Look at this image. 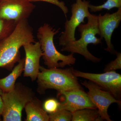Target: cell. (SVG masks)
<instances>
[{"label":"cell","mask_w":121,"mask_h":121,"mask_svg":"<svg viewBox=\"0 0 121 121\" xmlns=\"http://www.w3.org/2000/svg\"><path fill=\"white\" fill-rule=\"evenodd\" d=\"M35 42L33 29L28 19L17 23L13 32L0 41V67L12 69L21 59V48L26 44Z\"/></svg>","instance_id":"1"},{"label":"cell","mask_w":121,"mask_h":121,"mask_svg":"<svg viewBox=\"0 0 121 121\" xmlns=\"http://www.w3.org/2000/svg\"><path fill=\"white\" fill-rule=\"evenodd\" d=\"M60 29L56 30L48 23H44L37 30V37L40 44L44 64L48 68H63L75 63L73 54L65 55L58 51L54 43V36Z\"/></svg>","instance_id":"2"},{"label":"cell","mask_w":121,"mask_h":121,"mask_svg":"<svg viewBox=\"0 0 121 121\" xmlns=\"http://www.w3.org/2000/svg\"><path fill=\"white\" fill-rule=\"evenodd\" d=\"M73 69L72 67L46 69L41 66L37 78L38 93L43 94L48 89H54L60 92L82 89L73 73Z\"/></svg>","instance_id":"3"},{"label":"cell","mask_w":121,"mask_h":121,"mask_svg":"<svg viewBox=\"0 0 121 121\" xmlns=\"http://www.w3.org/2000/svg\"><path fill=\"white\" fill-rule=\"evenodd\" d=\"M87 18L88 20L86 24H81L78 27V30L80 33V39L62 47L61 51L79 54L87 60L98 63L101 61V59L94 56L87 49V46L89 44L96 45L102 43V39L96 36V35L99 34L98 16L91 14Z\"/></svg>","instance_id":"4"},{"label":"cell","mask_w":121,"mask_h":121,"mask_svg":"<svg viewBox=\"0 0 121 121\" xmlns=\"http://www.w3.org/2000/svg\"><path fill=\"white\" fill-rule=\"evenodd\" d=\"M4 121H22V112L26 104L35 96L32 89L21 83L15 84L12 90L2 95Z\"/></svg>","instance_id":"5"},{"label":"cell","mask_w":121,"mask_h":121,"mask_svg":"<svg viewBox=\"0 0 121 121\" xmlns=\"http://www.w3.org/2000/svg\"><path fill=\"white\" fill-rule=\"evenodd\" d=\"M90 2L86 0H76L71 5L72 15L69 20L65 23V30L60 35L59 45L63 46L75 41L76 30L78 26L84 23L85 18L90 15L89 11Z\"/></svg>","instance_id":"6"},{"label":"cell","mask_w":121,"mask_h":121,"mask_svg":"<svg viewBox=\"0 0 121 121\" xmlns=\"http://www.w3.org/2000/svg\"><path fill=\"white\" fill-rule=\"evenodd\" d=\"M73 73L77 77L88 79L110 93L117 100L121 101V75L115 71L101 74L82 72L73 69Z\"/></svg>","instance_id":"7"},{"label":"cell","mask_w":121,"mask_h":121,"mask_svg":"<svg viewBox=\"0 0 121 121\" xmlns=\"http://www.w3.org/2000/svg\"><path fill=\"white\" fill-rule=\"evenodd\" d=\"M81 83L89 90L87 94L91 101L98 109L102 121H112L108 114V108L113 103H117L121 106V101L117 100L110 93L104 90L90 81L87 82L85 80Z\"/></svg>","instance_id":"8"},{"label":"cell","mask_w":121,"mask_h":121,"mask_svg":"<svg viewBox=\"0 0 121 121\" xmlns=\"http://www.w3.org/2000/svg\"><path fill=\"white\" fill-rule=\"evenodd\" d=\"M35 7L29 0H0V17L17 23L28 19Z\"/></svg>","instance_id":"9"},{"label":"cell","mask_w":121,"mask_h":121,"mask_svg":"<svg viewBox=\"0 0 121 121\" xmlns=\"http://www.w3.org/2000/svg\"><path fill=\"white\" fill-rule=\"evenodd\" d=\"M59 93L64 97V100L60 103L58 109L66 110L72 113L85 108L97 109L87 93L82 89L62 91Z\"/></svg>","instance_id":"10"},{"label":"cell","mask_w":121,"mask_h":121,"mask_svg":"<svg viewBox=\"0 0 121 121\" xmlns=\"http://www.w3.org/2000/svg\"><path fill=\"white\" fill-rule=\"evenodd\" d=\"M121 21V8L114 13H106L104 15L98 16V27L101 39H104L107 47L105 48L111 54H116L111 43V37L114 31L119 26Z\"/></svg>","instance_id":"11"},{"label":"cell","mask_w":121,"mask_h":121,"mask_svg":"<svg viewBox=\"0 0 121 121\" xmlns=\"http://www.w3.org/2000/svg\"><path fill=\"white\" fill-rule=\"evenodd\" d=\"M25 54L24 76L29 77L32 81L37 79L40 72V60L42 56L39 41L26 44L23 46Z\"/></svg>","instance_id":"12"},{"label":"cell","mask_w":121,"mask_h":121,"mask_svg":"<svg viewBox=\"0 0 121 121\" xmlns=\"http://www.w3.org/2000/svg\"><path fill=\"white\" fill-rule=\"evenodd\" d=\"M26 121H48V113L44 109L41 101L35 97L28 102L25 107Z\"/></svg>","instance_id":"13"},{"label":"cell","mask_w":121,"mask_h":121,"mask_svg":"<svg viewBox=\"0 0 121 121\" xmlns=\"http://www.w3.org/2000/svg\"><path fill=\"white\" fill-rule=\"evenodd\" d=\"M24 64L25 58L20 60L11 73L5 78L0 79V88L4 93H7L13 90L17 79L24 71Z\"/></svg>","instance_id":"14"},{"label":"cell","mask_w":121,"mask_h":121,"mask_svg":"<svg viewBox=\"0 0 121 121\" xmlns=\"http://www.w3.org/2000/svg\"><path fill=\"white\" fill-rule=\"evenodd\" d=\"M72 121H102L97 109L85 108L72 113Z\"/></svg>","instance_id":"15"},{"label":"cell","mask_w":121,"mask_h":121,"mask_svg":"<svg viewBox=\"0 0 121 121\" xmlns=\"http://www.w3.org/2000/svg\"><path fill=\"white\" fill-rule=\"evenodd\" d=\"M17 23L0 17V41L9 36L15 29Z\"/></svg>","instance_id":"16"},{"label":"cell","mask_w":121,"mask_h":121,"mask_svg":"<svg viewBox=\"0 0 121 121\" xmlns=\"http://www.w3.org/2000/svg\"><path fill=\"white\" fill-rule=\"evenodd\" d=\"M121 8V0H107L103 4L98 6L90 4L89 9L91 12H99L103 9L109 11L113 8Z\"/></svg>","instance_id":"17"},{"label":"cell","mask_w":121,"mask_h":121,"mask_svg":"<svg viewBox=\"0 0 121 121\" xmlns=\"http://www.w3.org/2000/svg\"><path fill=\"white\" fill-rule=\"evenodd\" d=\"M48 115L50 121H70L72 118V113L65 109H58Z\"/></svg>","instance_id":"18"},{"label":"cell","mask_w":121,"mask_h":121,"mask_svg":"<svg viewBox=\"0 0 121 121\" xmlns=\"http://www.w3.org/2000/svg\"><path fill=\"white\" fill-rule=\"evenodd\" d=\"M60 102L55 98H50L46 100L43 105L44 109L48 113L55 112L58 109Z\"/></svg>","instance_id":"19"},{"label":"cell","mask_w":121,"mask_h":121,"mask_svg":"<svg viewBox=\"0 0 121 121\" xmlns=\"http://www.w3.org/2000/svg\"><path fill=\"white\" fill-rule=\"evenodd\" d=\"M117 58L115 60L111 62L106 66L104 71H113L121 69V54L116 52Z\"/></svg>","instance_id":"20"},{"label":"cell","mask_w":121,"mask_h":121,"mask_svg":"<svg viewBox=\"0 0 121 121\" xmlns=\"http://www.w3.org/2000/svg\"><path fill=\"white\" fill-rule=\"evenodd\" d=\"M30 2H35L38 1H43L48 2L56 5L59 7L62 10L64 13L65 16H66L68 12V9L67 7L65 5V3L62 1H60L59 0H29Z\"/></svg>","instance_id":"21"},{"label":"cell","mask_w":121,"mask_h":121,"mask_svg":"<svg viewBox=\"0 0 121 121\" xmlns=\"http://www.w3.org/2000/svg\"><path fill=\"white\" fill-rule=\"evenodd\" d=\"M4 103H3V100H2V97L1 95H0V121H1V117L2 116L3 110H4Z\"/></svg>","instance_id":"22"},{"label":"cell","mask_w":121,"mask_h":121,"mask_svg":"<svg viewBox=\"0 0 121 121\" xmlns=\"http://www.w3.org/2000/svg\"><path fill=\"white\" fill-rule=\"evenodd\" d=\"M4 92H3V91L0 88V95H1V96L4 94Z\"/></svg>","instance_id":"23"}]
</instances>
